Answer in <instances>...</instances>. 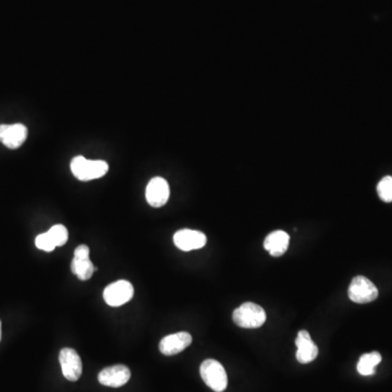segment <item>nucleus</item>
Returning <instances> with one entry per match:
<instances>
[{
    "instance_id": "f257e3e1",
    "label": "nucleus",
    "mask_w": 392,
    "mask_h": 392,
    "mask_svg": "<svg viewBox=\"0 0 392 392\" xmlns=\"http://www.w3.org/2000/svg\"><path fill=\"white\" fill-rule=\"evenodd\" d=\"M70 167L74 177L80 181L102 178L109 169L107 162L104 160H87L83 156L74 157Z\"/></svg>"
},
{
    "instance_id": "f03ea898",
    "label": "nucleus",
    "mask_w": 392,
    "mask_h": 392,
    "mask_svg": "<svg viewBox=\"0 0 392 392\" xmlns=\"http://www.w3.org/2000/svg\"><path fill=\"white\" fill-rule=\"evenodd\" d=\"M232 319L235 324L239 327L253 329V328H259L265 324L266 313L261 306L248 302L235 309Z\"/></svg>"
},
{
    "instance_id": "7ed1b4c3",
    "label": "nucleus",
    "mask_w": 392,
    "mask_h": 392,
    "mask_svg": "<svg viewBox=\"0 0 392 392\" xmlns=\"http://www.w3.org/2000/svg\"><path fill=\"white\" fill-rule=\"evenodd\" d=\"M201 377L205 384L215 392H224L228 387V376L221 363L208 358L199 367Z\"/></svg>"
},
{
    "instance_id": "20e7f679",
    "label": "nucleus",
    "mask_w": 392,
    "mask_h": 392,
    "mask_svg": "<svg viewBox=\"0 0 392 392\" xmlns=\"http://www.w3.org/2000/svg\"><path fill=\"white\" fill-rule=\"evenodd\" d=\"M349 298L354 303L366 304L378 298V289L371 280L363 276L353 278L349 287Z\"/></svg>"
},
{
    "instance_id": "39448f33",
    "label": "nucleus",
    "mask_w": 392,
    "mask_h": 392,
    "mask_svg": "<svg viewBox=\"0 0 392 392\" xmlns=\"http://www.w3.org/2000/svg\"><path fill=\"white\" fill-rule=\"evenodd\" d=\"M134 289L132 283L127 280H118L116 283L107 285L102 293L106 303L113 307L123 305L132 300Z\"/></svg>"
},
{
    "instance_id": "423d86ee",
    "label": "nucleus",
    "mask_w": 392,
    "mask_h": 392,
    "mask_svg": "<svg viewBox=\"0 0 392 392\" xmlns=\"http://www.w3.org/2000/svg\"><path fill=\"white\" fill-rule=\"evenodd\" d=\"M59 362L65 378L69 382H78L83 371V364L78 352L74 349L63 348L59 353Z\"/></svg>"
},
{
    "instance_id": "0eeeda50",
    "label": "nucleus",
    "mask_w": 392,
    "mask_h": 392,
    "mask_svg": "<svg viewBox=\"0 0 392 392\" xmlns=\"http://www.w3.org/2000/svg\"><path fill=\"white\" fill-rule=\"evenodd\" d=\"M71 270L78 279L87 281L94 274V265L89 259V248L85 244H81L74 250V257L71 263Z\"/></svg>"
},
{
    "instance_id": "6e6552de",
    "label": "nucleus",
    "mask_w": 392,
    "mask_h": 392,
    "mask_svg": "<svg viewBox=\"0 0 392 392\" xmlns=\"http://www.w3.org/2000/svg\"><path fill=\"white\" fill-rule=\"evenodd\" d=\"M130 369L121 364L106 367L98 374V382L106 387H122L130 380Z\"/></svg>"
},
{
    "instance_id": "1a4fd4ad",
    "label": "nucleus",
    "mask_w": 392,
    "mask_h": 392,
    "mask_svg": "<svg viewBox=\"0 0 392 392\" xmlns=\"http://www.w3.org/2000/svg\"><path fill=\"white\" fill-rule=\"evenodd\" d=\"M146 201L152 207L164 206L167 204L170 196L169 184L162 177H155L149 181L146 186Z\"/></svg>"
},
{
    "instance_id": "9d476101",
    "label": "nucleus",
    "mask_w": 392,
    "mask_h": 392,
    "mask_svg": "<svg viewBox=\"0 0 392 392\" xmlns=\"http://www.w3.org/2000/svg\"><path fill=\"white\" fill-rule=\"evenodd\" d=\"M173 242L181 251L190 252L204 248L207 238L201 231L182 229L175 233Z\"/></svg>"
},
{
    "instance_id": "9b49d317",
    "label": "nucleus",
    "mask_w": 392,
    "mask_h": 392,
    "mask_svg": "<svg viewBox=\"0 0 392 392\" xmlns=\"http://www.w3.org/2000/svg\"><path fill=\"white\" fill-rule=\"evenodd\" d=\"M28 138V129L22 123L1 124L0 142L10 149H19Z\"/></svg>"
},
{
    "instance_id": "f8f14e48",
    "label": "nucleus",
    "mask_w": 392,
    "mask_h": 392,
    "mask_svg": "<svg viewBox=\"0 0 392 392\" xmlns=\"http://www.w3.org/2000/svg\"><path fill=\"white\" fill-rule=\"evenodd\" d=\"M191 343L192 336L188 332H177L162 338L160 343V351L164 356H173L186 350Z\"/></svg>"
},
{
    "instance_id": "ddd939ff",
    "label": "nucleus",
    "mask_w": 392,
    "mask_h": 392,
    "mask_svg": "<svg viewBox=\"0 0 392 392\" xmlns=\"http://www.w3.org/2000/svg\"><path fill=\"white\" fill-rule=\"evenodd\" d=\"M298 347L296 351V360L301 364H309L313 362L318 356V348L313 342L311 335L306 330H301L296 339Z\"/></svg>"
},
{
    "instance_id": "4468645a",
    "label": "nucleus",
    "mask_w": 392,
    "mask_h": 392,
    "mask_svg": "<svg viewBox=\"0 0 392 392\" xmlns=\"http://www.w3.org/2000/svg\"><path fill=\"white\" fill-rule=\"evenodd\" d=\"M290 237L285 231L278 230L267 235L265 239L264 248L274 257H283L289 248Z\"/></svg>"
},
{
    "instance_id": "2eb2a0df",
    "label": "nucleus",
    "mask_w": 392,
    "mask_h": 392,
    "mask_svg": "<svg viewBox=\"0 0 392 392\" xmlns=\"http://www.w3.org/2000/svg\"><path fill=\"white\" fill-rule=\"evenodd\" d=\"M382 362V356L378 352L367 353L360 358L358 363V371L363 376L374 374L375 369Z\"/></svg>"
},
{
    "instance_id": "dca6fc26",
    "label": "nucleus",
    "mask_w": 392,
    "mask_h": 392,
    "mask_svg": "<svg viewBox=\"0 0 392 392\" xmlns=\"http://www.w3.org/2000/svg\"><path fill=\"white\" fill-rule=\"evenodd\" d=\"M56 246H63L69 239L68 230L63 225H55L47 231Z\"/></svg>"
},
{
    "instance_id": "f3484780",
    "label": "nucleus",
    "mask_w": 392,
    "mask_h": 392,
    "mask_svg": "<svg viewBox=\"0 0 392 392\" xmlns=\"http://www.w3.org/2000/svg\"><path fill=\"white\" fill-rule=\"evenodd\" d=\"M377 192L382 201L386 203L392 202V177L387 175L382 179V181L378 183L377 186Z\"/></svg>"
},
{
    "instance_id": "a211bd4d",
    "label": "nucleus",
    "mask_w": 392,
    "mask_h": 392,
    "mask_svg": "<svg viewBox=\"0 0 392 392\" xmlns=\"http://www.w3.org/2000/svg\"><path fill=\"white\" fill-rule=\"evenodd\" d=\"M35 246L39 250L45 252H52L57 248L48 232L37 235L36 239H35Z\"/></svg>"
},
{
    "instance_id": "6ab92c4d",
    "label": "nucleus",
    "mask_w": 392,
    "mask_h": 392,
    "mask_svg": "<svg viewBox=\"0 0 392 392\" xmlns=\"http://www.w3.org/2000/svg\"><path fill=\"white\" fill-rule=\"evenodd\" d=\"M0 339H1V322H0Z\"/></svg>"
}]
</instances>
